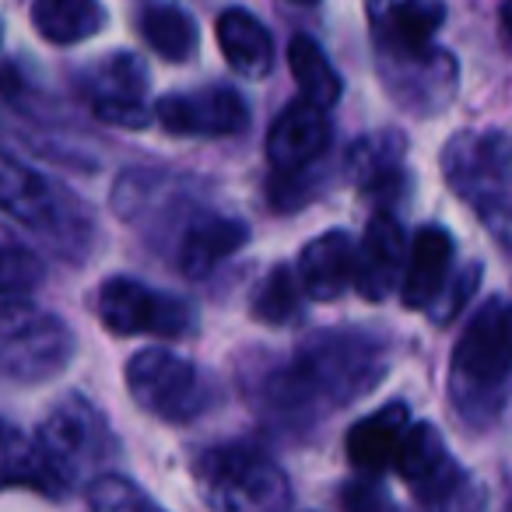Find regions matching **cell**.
<instances>
[{
  "instance_id": "obj_1",
  "label": "cell",
  "mask_w": 512,
  "mask_h": 512,
  "mask_svg": "<svg viewBox=\"0 0 512 512\" xmlns=\"http://www.w3.org/2000/svg\"><path fill=\"white\" fill-rule=\"evenodd\" d=\"M379 351L358 337H323L306 344L292 365L274 372L267 383V400L274 407H313L316 400H351L379 383Z\"/></svg>"
},
{
  "instance_id": "obj_2",
  "label": "cell",
  "mask_w": 512,
  "mask_h": 512,
  "mask_svg": "<svg viewBox=\"0 0 512 512\" xmlns=\"http://www.w3.org/2000/svg\"><path fill=\"white\" fill-rule=\"evenodd\" d=\"M74 358V334L57 313L25 295H0V376L46 383Z\"/></svg>"
},
{
  "instance_id": "obj_3",
  "label": "cell",
  "mask_w": 512,
  "mask_h": 512,
  "mask_svg": "<svg viewBox=\"0 0 512 512\" xmlns=\"http://www.w3.org/2000/svg\"><path fill=\"white\" fill-rule=\"evenodd\" d=\"M197 484L214 512H281L292 488L281 467L249 446H218L197 460Z\"/></svg>"
},
{
  "instance_id": "obj_4",
  "label": "cell",
  "mask_w": 512,
  "mask_h": 512,
  "mask_svg": "<svg viewBox=\"0 0 512 512\" xmlns=\"http://www.w3.org/2000/svg\"><path fill=\"white\" fill-rule=\"evenodd\" d=\"M127 390L137 407L172 425L200 418L211 404V386L190 358L165 348H144L127 362Z\"/></svg>"
},
{
  "instance_id": "obj_5",
  "label": "cell",
  "mask_w": 512,
  "mask_h": 512,
  "mask_svg": "<svg viewBox=\"0 0 512 512\" xmlns=\"http://www.w3.org/2000/svg\"><path fill=\"white\" fill-rule=\"evenodd\" d=\"M36 442L50 460L53 474L64 481V488H71L81 477L95 474V467L109 456L113 435H109L106 418L88 400L67 397L43 421Z\"/></svg>"
},
{
  "instance_id": "obj_6",
  "label": "cell",
  "mask_w": 512,
  "mask_h": 512,
  "mask_svg": "<svg viewBox=\"0 0 512 512\" xmlns=\"http://www.w3.org/2000/svg\"><path fill=\"white\" fill-rule=\"evenodd\" d=\"M446 165L449 186L456 193L477 204V211L488 218V211L502 207L512 193V148L495 130H470L456 134L446 144Z\"/></svg>"
},
{
  "instance_id": "obj_7",
  "label": "cell",
  "mask_w": 512,
  "mask_h": 512,
  "mask_svg": "<svg viewBox=\"0 0 512 512\" xmlns=\"http://www.w3.org/2000/svg\"><path fill=\"white\" fill-rule=\"evenodd\" d=\"M99 320L120 337H183L193 330V309L176 295L155 292L134 278H109L99 288Z\"/></svg>"
},
{
  "instance_id": "obj_8",
  "label": "cell",
  "mask_w": 512,
  "mask_h": 512,
  "mask_svg": "<svg viewBox=\"0 0 512 512\" xmlns=\"http://www.w3.org/2000/svg\"><path fill=\"white\" fill-rule=\"evenodd\" d=\"M376 64L393 99L414 113H439L456 92L453 57L435 46L376 43Z\"/></svg>"
},
{
  "instance_id": "obj_9",
  "label": "cell",
  "mask_w": 512,
  "mask_h": 512,
  "mask_svg": "<svg viewBox=\"0 0 512 512\" xmlns=\"http://www.w3.org/2000/svg\"><path fill=\"white\" fill-rule=\"evenodd\" d=\"M0 211L57 242L78 232V204L57 183L11 155H0Z\"/></svg>"
},
{
  "instance_id": "obj_10",
  "label": "cell",
  "mask_w": 512,
  "mask_h": 512,
  "mask_svg": "<svg viewBox=\"0 0 512 512\" xmlns=\"http://www.w3.org/2000/svg\"><path fill=\"white\" fill-rule=\"evenodd\" d=\"M456 379L470 386H498L512 372V302L488 299L460 334L453 351Z\"/></svg>"
},
{
  "instance_id": "obj_11",
  "label": "cell",
  "mask_w": 512,
  "mask_h": 512,
  "mask_svg": "<svg viewBox=\"0 0 512 512\" xmlns=\"http://www.w3.org/2000/svg\"><path fill=\"white\" fill-rule=\"evenodd\" d=\"M155 120L179 137H228L249 123V109L232 88L214 85L158 99Z\"/></svg>"
},
{
  "instance_id": "obj_12",
  "label": "cell",
  "mask_w": 512,
  "mask_h": 512,
  "mask_svg": "<svg viewBox=\"0 0 512 512\" xmlns=\"http://www.w3.org/2000/svg\"><path fill=\"white\" fill-rule=\"evenodd\" d=\"M407 267L404 228L390 214H376L365 228V239L355 246V292L365 302H383L400 288Z\"/></svg>"
},
{
  "instance_id": "obj_13",
  "label": "cell",
  "mask_w": 512,
  "mask_h": 512,
  "mask_svg": "<svg viewBox=\"0 0 512 512\" xmlns=\"http://www.w3.org/2000/svg\"><path fill=\"white\" fill-rule=\"evenodd\" d=\"M148 92V71L134 53H116L102 60L92 78V106L95 116L113 127H148L151 109L144 106Z\"/></svg>"
},
{
  "instance_id": "obj_14",
  "label": "cell",
  "mask_w": 512,
  "mask_h": 512,
  "mask_svg": "<svg viewBox=\"0 0 512 512\" xmlns=\"http://www.w3.org/2000/svg\"><path fill=\"white\" fill-rule=\"evenodd\" d=\"M330 134L334 130H330L327 109L299 99L274 120L267 134V158L278 172H299L330 148Z\"/></svg>"
},
{
  "instance_id": "obj_15",
  "label": "cell",
  "mask_w": 512,
  "mask_h": 512,
  "mask_svg": "<svg viewBox=\"0 0 512 512\" xmlns=\"http://www.w3.org/2000/svg\"><path fill=\"white\" fill-rule=\"evenodd\" d=\"M299 281L309 299L334 302L355 288V239L341 228L316 235L299 256Z\"/></svg>"
},
{
  "instance_id": "obj_16",
  "label": "cell",
  "mask_w": 512,
  "mask_h": 512,
  "mask_svg": "<svg viewBox=\"0 0 512 512\" xmlns=\"http://www.w3.org/2000/svg\"><path fill=\"white\" fill-rule=\"evenodd\" d=\"M453 267V239L446 228H421L407 246V267L400 278V299L407 309H428L446 288Z\"/></svg>"
},
{
  "instance_id": "obj_17",
  "label": "cell",
  "mask_w": 512,
  "mask_h": 512,
  "mask_svg": "<svg viewBox=\"0 0 512 512\" xmlns=\"http://www.w3.org/2000/svg\"><path fill=\"white\" fill-rule=\"evenodd\" d=\"M372 43L432 46L435 32L446 22L442 0H369Z\"/></svg>"
},
{
  "instance_id": "obj_18",
  "label": "cell",
  "mask_w": 512,
  "mask_h": 512,
  "mask_svg": "<svg viewBox=\"0 0 512 512\" xmlns=\"http://www.w3.org/2000/svg\"><path fill=\"white\" fill-rule=\"evenodd\" d=\"M246 239H249L246 221L225 218V214H204V218H197L183 232V242H179V271L193 281L207 278L221 260H228L235 249L246 246Z\"/></svg>"
},
{
  "instance_id": "obj_19",
  "label": "cell",
  "mask_w": 512,
  "mask_h": 512,
  "mask_svg": "<svg viewBox=\"0 0 512 512\" xmlns=\"http://www.w3.org/2000/svg\"><path fill=\"white\" fill-rule=\"evenodd\" d=\"M407 428H411V411L400 400H393L383 411L362 418L348 432V442H344L351 463L358 470H365V474H379V470L393 467V456H397L400 439H404Z\"/></svg>"
},
{
  "instance_id": "obj_20",
  "label": "cell",
  "mask_w": 512,
  "mask_h": 512,
  "mask_svg": "<svg viewBox=\"0 0 512 512\" xmlns=\"http://www.w3.org/2000/svg\"><path fill=\"white\" fill-rule=\"evenodd\" d=\"M4 488H32L50 498H60L67 491L39 442L0 418V491Z\"/></svg>"
},
{
  "instance_id": "obj_21",
  "label": "cell",
  "mask_w": 512,
  "mask_h": 512,
  "mask_svg": "<svg viewBox=\"0 0 512 512\" xmlns=\"http://www.w3.org/2000/svg\"><path fill=\"white\" fill-rule=\"evenodd\" d=\"M218 46L225 53L228 67L249 81H260L271 74L274 43L271 32L260 25V18L249 15L246 8H228L218 18Z\"/></svg>"
},
{
  "instance_id": "obj_22",
  "label": "cell",
  "mask_w": 512,
  "mask_h": 512,
  "mask_svg": "<svg viewBox=\"0 0 512 512\" xmlns=\"http://www.w3.org/2000/svg\"><path fill=\"white\" fill-rule=\"evenodd\" d=\"M393 467L400 477L414 484L425 495L428 488H446L453 481V463H449L446 442H442L439 428L425 425V421H411V428L400 439V449L393 456Z\"/></svg>"
},
{
  "instance_id": "obj_23",
  "label": "cell",
  "mask_w": 512,
  "mask_h": 512,
  "mask_svg": "<svg viewBox=\"0 0 512 512\" xmlns=\"http://www.w3.org/2000/svg\"><path fill=\"white\" fill-rule=\"evenodd\" d=\"M32 25L46 43L74 46L92 39L106 25V11L99 0H36L32 4Z\"/></svg>"
},
{
  "instance_id": "obj_24",
  "label": "cell",
  "mask_w": 512,
  "mask_h": 512,
  "mask_svg": "<svg viewBox=\"0 0 512 512\" xmlns=\"http://www.w3.org/2000/svg\"><path fill=\"white\" fill-rule=\"evenodd\" d=\"M288 67L292 78L299 85L302 102L316 109H334L341 99V74L334 71V64L327 60V53L313 43L309 36H295L288 46Z\"/></svg>"
},
{
  "instance_id": "obj_25",
  "label": "cell",
  "mask_w": 512,
  "mask_h": 512,
  "mask_svg": "<svg viewBox=\"0 0 512 512\" xmlns=\"http://www.w3.org/2000/svg\"><path fill=\"white\" fill-rule=\"evenodd\" d=\"M141 36L151 50L162 60H172V64H183L197 53V25L186 11L169 8V4H158V8H148L141 15Z\"/></svg>"
},
{
  "instance_id": "obj_26",
  "label": "cell",
  "mask_w": 512,
  "mask_h": 512,
  "mask_svg": "<svg viewBox=\"0 0 512 512\" xmlns=\"http://www.w3.org/2000/svg\"><path fill=\"white\" fill-rule=\"evenodd\" d=\"M306 306V292H302V281L292 267H274L260 285H256L253 299H249V313L253 320L271 323V327H285L302 316Z\"/></svg>"
},
{
  "instance_id": "obj_27",
  "label": "cell",
  "mask_w": 512,
  "mask_h": 512,
  "mask_svg": "<svg viewBox=\"0 0 512 512\" xmlns=\"http://www.w3.org/2000/svg\"><path fill=\"white\" fill-rule=\"evenodd\" d=\"M400 144L390 134L369 137V141L355 144V155H351V172H355L358 186L365 193H386L400 186Z\"/></svg>"
},
{
  "instance_id": "obj_28",
  "label": "cell",
  "mask_w": 512,
  "mask_h": 512,
  "mask_svg": "<svg viewBox=\"0 0 512 512\" xmlns=\"http://www.w3.org/2000/svg\"><path fill=\"white\" fill-rule=\"evenodd\" d=\"M43 281V260L0 225V295H22Z\"/></svg>"
},
{
  "instance_id": "obj_29",
  "label": "cell",
  "mask_w": 512,
  "mask_h": 512,
  "mask_svg": "<svg viewBox=\"0 0 512 512\" xmlns=\"http://www.w3.org/2000/svg\"><path fill=\"white\" fill-rule=\"evenodd\" d=\"M88 502H92V512H165L137 484L123 481L116 474L95 477L92 488H88Z\"/></svg>"
},
{
  "instance_id": "obj_30",
  "label": "cell",
  "mask_w": 512,
  "mask_h": 512,
  "mask_svg": "<svg viewBox=\"0 0 512 512\" xmlns=\"http://www.w3.org/2000/svg\"><path fill=\"white\" fill-rule=\"evenodd\" d=\"M341 505L348 512H383L386 495L379 491V484L351 481V484H344V491H341Z\"/></svg>"
},
{
  "instance_id": "obj_31",
  "label": "cell",
  "mask_w": 512,
  "mask_h": 512,
  "mask_svg": "<svg viewBox=\"0 0 512 512\" xmlns=\"http://www.w3.org/2000/svg\"><path fill=\"white\" fill-rule=\"evenodd\" d=\"M502 25H505V36L512 39V0H505L502 4Z\"/></svg>"
},
{
  "instance_id": "obj_32",
  "label": "cell",
  "mask_w": 512,
  "mask_h": 512,
  "mask_svg": "<svg viewBox=\"0 0 512 512\" xmlns=\"http://www.w3.org/2000/svg\"><path fill=\"white\" fill-rule=\"evenodd\" d=\"M295 4H316V0H295Z\"/></svg>"
},
{
  "instance_id": "obj_33",
  "label": "cell",
  "mask_w": 512,
  "mask_h": 512,
  "mask_svg": "<svg viewBox=\"0 0 512 512\" xmlns=\"http://www.w3.org/2000/svg\"><path fill=\"white\" fill-rule=\"evenodd\" d=\"M0 39H4V29H0Z\"/></svg>"
}]
</instances>
